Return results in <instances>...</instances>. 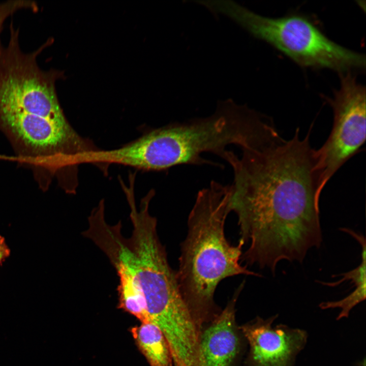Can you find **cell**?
<instances>
[{
    "label": "cell",
    "mask_w": 366,
    "mask_h": 366,
    "mask_svg": "<svg viewBox=\"0 0 366 366\" xmlns=\"http://www.w3.org/2000/svg\"><path fill=\"white\" fill-rule=\"evenodd\" d=\"M312 126L303 139L299 128L256 148L231 152L226 161L234 181L230 208L237 216L240 240L248 248L241 259L274 274L282 260L302 263L322 241L319 219L318 174L310 143Z\"/></svg>",
    "instance_id": "6da1fadb"
},
{
    "label": "cell",
    "mask_w": 366,
    "mask_h": 366,
    "mask_svg": "<svg viewBox=\"0 0 366 366\" xmlns=\"http://www.w3.org/2000/svg\"><path fill=\"white\" fill-rule=\"evenodd\" d=\"M340 88L328 99L333 123L324 144L315 150L321 193L335 172L357 154L366 137L365 88L350 72L341 73Z\"/></svg>",
    "instance_id": "5b68a950"
},
{
    "label": "cell",
    "mask_w": 366,
    "mask_h": 366,
    "mask_svg": "<svg viewBox=\"0 0 366 366\" xmlns=\"http://www.w3.org/2000/svg\"><path fill=\"white\" fill-rule=\"evenodd\" d=\"M231 185L212 181L199 191L188 219V233L181 244L176 271L181 294L197 320L214 310V297L219 283L240 274L262 277L242 266L244 243L230 244L225 224L231 212Z\"/></svg>",
    "instance_id": "3957f363"
},
{
    "label": "cell",
    "mask_w": 366,
    "mask_h": 366,
    "mask_svg": "<svg viewBox=\"0 0 366 366\" xmlns=\"http://www.w3.org/2000/svg\"><path fill=\"white\" fill-rule=\"evenodd\" d=\"M131 331L150 366H174L168 342L156 325L150 322H142Z\"/></svg>",
    "instance_id": "ba28073f"
},
{
    "label": "cell",
    "mask_w": 366,
    "mask_h": 366,
    "mask_svg": "<svg viewBox=\"0 0 366 366\" xmlns=\"http://www.w3.org/2000/svg\"><path fill=\"white\" fill-rule=\"evenodd\" d=\"M363 366H365V364H364V365H363Z\"/></svg>",
    "instance_id": "7c38bea8"
},
{
    "label": "cell",
    "mask_w": 366,
    "mask_h": 366,
    "mask_svg": "<svg viewBox=\"0 0 366 366\" xmlns=\"http://www.w3.org/2000/svg\"><path fill=\"white\" fill-rule=\"evenodd\" d=\"M24 9L37 13L39 7L35 1L32 0H8L0 3V34L6 20L17 11Z\"/></svg>",
    "instance_id": "30bf717a"
},
{
    "label": "cell",
    "mask_w": 366,
    "mask_h": 366,
    "mask_svg": "<svg viewBox=\"0 0 366 366\" xmlns=\"http://www.w3.org/2000/svg\"><path fill=\"white\" fill-rule=\"evenodd\" d=\"M10 254V250L7 246L5 238L0 235V265Z\"/></svg>",
    "instance_id": "8fae6325"
},
{
    "label": "cell",
    "mask_w": 366,
    "mask_h": 366,
    "mask_svg": "<svg viewBox=\"0 0 366 366\" xmlns=\"http://www.w3.org/2000/svg\"><path fill=\"white\" fill-rule=\"evenodd\" d=\"M278 315L266 319L257 317L240 328L250 345V366H294L308 339L306 330L279 324L272 325Z\"/></svg>",
    "instance_id": "8992f818"
},
{
    "label": "cell",
    "mask_w": 366,
    "mask_h": 366,
    "mask_svg": "<svg viewBox=\"0 0 366 366\" xmlns=\"http://www.w3.org/2000/svg\"><path fill=\"white\" fill-rule=\"evenodd\" d=\"M271 132L264 115L232 100L220 102L210 116L175 123L154 129L118 148V164L160 171L180 164H211L203 158L211 152L225 159L234 144L241 149L255 147Z\"/></svg>",
    "instance_id": "7a4b0ae2"
},
{
    "label": "cell",
    "mask_w": 366,
    "mask_h": 366,
    "mask_svg": "<svg viewBox=\"0 0 366 366\" xmlns=\"http://www.w3.org/2000/svg\"><path fill=\"white\" fill-rule=\"evenodd\" d=\"M365 284L357 287L349 295L343 299L332 301L322 302L319 305L322 309L339 308L341 311L337 318L340 320L349 316L350 311L357 304L365 299Z\"/></svg>",
    "instance_id": "9c48e42d"
},
{
    "label": "cell",
    "mask_w": 366,
    "mask_h": 366,
    "mask_svg": "<svg viewBox=\"0 0 366 366\" xmlns=\"http://www.w3.org/2000/svg\"><path fill=\"white\" fill-rule=\"evenodd\" d=\"M244 286L242 283L225 308L199 336L203 366H231L239 349L235 320V303Z\"/></svg>",
    "instance_id": "52a82bcc"
},
{
    "label": "cell",
    "mask_w": 366,
    "mask_h": 366,
    "mask_svg": "<svg viewBox=\"0 0 366 366\" xmlns=\"http://www.w3.org/2000/svg\"><path fill=\"white\" fill-rule=\"evenodd\" d=\"M211 10L230 19L301 66L327 68L341 73L365 67L364 55L336 43L302 16L267 17L231 1H215Z\"/></svg>",
    "instance_id": "277c9868"
}]
</instances>
